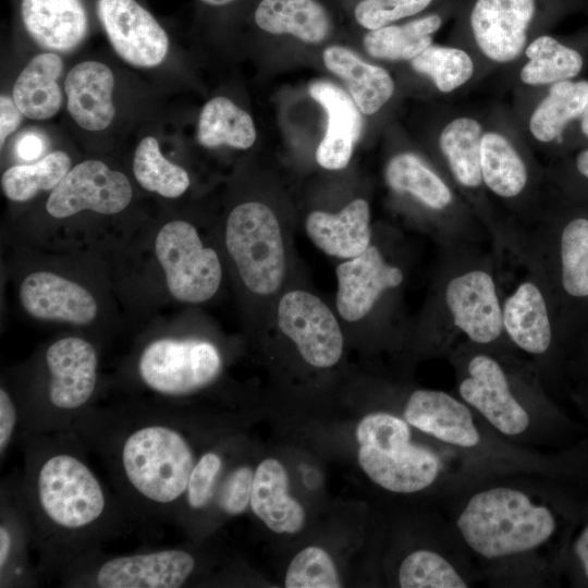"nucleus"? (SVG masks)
<instances>
[{
    "mask_svg": "<svg viewBox=\"0 0 588 588\" xmlns=\"http://www.w3.org/2000/svg\"><path fill=\"white\" fill-rule=\"evenodd\" d=\"M436 293V322L444 335L491 347L506 339L502 324L499 267L493 254L466 244L446 248Z\"/></svg>",
    "mask_w": 588,
    "mask_h": 588,
    "instance_id": "obj_1",
    "label": "nucleus"
},
{
    "mask_svg": "<svg viewBox=\"0 0 588 588\" xmlns=\"http://www.w3.org/2000/svg\"><path fill=\"white\" fill-rule=\"evenodd\" d=\"M517 256L543 281L563 332L588 322V211L517 231Z\"/></svg>",
    "mask_w": 588,
    "mask_h": 588,
    "instance_id": "obj_2",
    "label": "nucleus"
},
{
    "mask_svg": "<svg viewBox=\"0 0 588 588\" xmlns=\"http://www.w3.org/2000/svg\"><path fill=\"white\" fill-rule=\"evenodd\" d=\"M555 527L549 507L519 489L502 486L473 494L456 518L465 544L486 560L530 552L544 544Z\"/></svg>",
    "mask_w": 588,
    "mask_h": 588,
    "instance_id": "obj_3",
    "label": "nucleus"
},
{
    "mask_svg": "<svg viewBox=\"0 0 588 588\" xmlns=\"http://www.w3.org/2000/svg\"><path fill=\"white\" fill-rule=\"evenodd\" d=\"M195 463L186 438L166 425L134 430L121 449V465L128 483L156 504H171L186 492Z\"/></svg>",
    "mask_w": 588,
    "mask_h": 588,
    "instance_id": "obj_4",
    "label": "nucleus"
},
{
    "mask_svg": "<svg viewBox=\"0 0 588 588\" xmlns=\"http://www.w3.org/2000/svg\"><path fill=\"white\" fill-rule=\"evenodd\" d=\"M225 245L252 293L270 296L281 289L286 275L284 240L279 220L267 205H237L226 220Z\"/></svg>",
    "mask_w": 588,
    "mask_h": 588,
    "instance_id": "obj_5",
    "label": "nucleus"
},
{
    "mask_svg": "<svg viewBox=\"0 0 588 588\" xmlns=\"http://www.w3.org/2000/svg\"><path fill=\"white\" fill-rule=\"evenodd\" d=\"M456 355L461 400L500 433L509 437L523 434L529 427L530 417L516 395L505 365L487 347L469 342Z\"/></svg>",
    "mask_w": 588,
    "mask_h": 588,
    "instance_id": "obj_6",
    "label": "nucleus"
},
{
    "mask_svg": "<svg viewBox=\"0 0 588 588\" xmlns=\"http://www.w3.org/2000/svg\"><path fill=\"white\" fill-rule=\"evenodd\" d=\"M37 499L54 526L81 530L98 522L107 506L101 483L79 458L66 453L49 456L36 479Z\"/></svg>",
    "mask_w": 588,
    "mask_h": 588,
    "instance_id": "obj_7",
    "label": "nucleus"
},
{
    "mask_svg": "<svg viewBox=\"0 0 588 588\" xmlns=\"http://www.w3.org/2000/svg\"><path fill=\"white\" fill-rule=\"evenodd\" d=\"M155 252L170 294L191 304L210 299L219 290L222 268L215 249L205 247L196 228L184 220L166 223Z\"/></svg>",
    "mask_w": 588,
    "mask_h": 588,
    "instance_id": "obj_8",
    "label": "nucleus"
},
{
    "mask_svg": "<svg viewBox=\"0 0 588 588\" xmlns=\"http://www.w3.org/2000/svg\"><path fill=\"white\" fill-rule=\"evenodd\" d=\"M218 348L208 341L159 339L143 351L138 371L152 391L170 396L186 395L210 384L220 373Z\"/></svg>",
    "mask_w": 588,
    "mask_h": 588,
    "instance_id": "obj_9",
    "label": "nucleus"
},
{
    "mask_svg": "<svg viewBox=\"0 0 588 588\" xmlns=\"http://www.w3.org/2000/svg\"><path fill=\"white\" fill-rule=\"evenodd\" d=\"M522 275L510 287L500 283L502 324L506 340L523 353L542 357L563 333L542 279L518 260Z\"/></svg>",
    "mask_w": 588,
    "mask_h": 588,
    "instance_id": "obj_10",
    "label": "nucleus"
},
{
    "mask_svg": "<svg viewBox=\"0 0 588 588\" xmlns=\"http://www.w3.org/2000/svg\"><path fill=\"white\" fill-rule=\"evenodd\" d=\"M277 322L308 365L330 368L341 359V327L332 310L315 294L305 290L284 293L278 303Z\"/></svg>",
    "mask_w": 588,
    "mask_h": 588,
    "instance_id": "obj_11",
    "label": "nucleus"
},
{
    "mask_svg": "<svg viewBox=\"0 0 588 588\" xmlns=\"http://www.w3.org/2000/svg\"><path fill=\"white\" fill-rule=\"evenodd\" d=\"M358 464L377 486L395 493H414L439 477L441 462L430 449L412 442L411 429L375 445H359Z\"/></svg>",
    "mask_w": 588,
    "mask_h": 588,
    "instance_id": "obj_12",
    "label": "nucleus"
},
{
    "mask_svg": "<svg viewBox=\"0 0 588 588\" xmlns=\"http://www.w3.org/2000/svg\"><path fill=\"white\" fill-rule=\"evenodd\" d=\"M133 191L127 177L100 160L77 163L51 191L46 209L57 219L84 210L115 215L131 203Z\"/></svg>",
    "mask_w": 588,
    "mask_h": 588,
    "instance_id": "obj_13",
    "label": "nucleus"
},
{
    "mask_svg": "<svg viewBox=\"0 0 588 588\" xmlns=\"http://www.w3.org/2000/svg\"><path fill=\"white\" fill-rule=\"evenodd\" d=\"M96 14L117 54L140 69L160 65L169 51V36L137 0H97Z\"/></svg>",
    "mask_w": 588,
    "mask_h": 588,
    "instance_id": "obj_14",
    "label": "nucleus"
},
{
    "mask_svg": "<svg viewBox=\"0 0 588 588\" xmlns=\"http://www.w3.org/2000/svg\"><path fill=\"white\" fill-rule=\"evenodd\" d=\"M335 274L336 309L350 322L364 319L388 291L400 287L405 279L401 267L390 262L372 243L360 255L339 264Z\"/></svg>",
    "mask_w": 588,
    "mask_h": 588,
    "instance_id": "obj_15",
    "label": "nucleus"
},
{
    "mask_svg": "<svg viewBox=\"0 0 588 588\" xmlns=\"http://www.w3.org/2000/svg\"><path fill=\"white\" fill-rule=\"evenodd\" d=\"M195 566V558L181 549L121 555L99 566L95 583L101 588H176Z\"/></svg>",
    "mask_w": 588,
    "mask_h": 588,
    "instance_id": "obj_16",
    "label": "nucleus"
},
{
    "mask_svg": "<svg viewBox=\"0 0 588 588\" xmlns=\"http://www.w3.org/2000/svg\"><path fill=\"white\" fill-rule=\"evenodd\" d=\"M403 416L411 427L453 446L473 449L481 440L471 408L463 400L444 391H413Z\"/></svg>",
    "mask_w": 588,
    "mask_h": 588,
    "instance_id": "obj_17",
    "label": "nucleus"
},
{
    "mask_svg": "<svg viewBox=\"0 0 588 588\" xmlns=\"http://www.w3.org/2000/svg\"><path fill=\"white\" fill-rule=\"evenodd\" d=\"M46 363L51 405L62 411L84 406L97 384L98 356L94 346L76 336L60 339L48 347Z\"/></svg>",
    "mask_w": 588,
    "mask_h": 588,
    "instance_id": "obj_18",
    "label": "nucleus"
},
{
    "mask_svg": "<svg viewBox=\"0 0 588 588\" xmlns=\"http://www.w3.org/2000/svg\"><path fill=\"white\" fill-rule=\"evenodd\" d=\"M534 13L535 0H477L470 25L478 47L493 61L516 59Z\"/></svg>",
    "mask_w": 588,
    "mask_h": 588,
    "instance_id": "obj_19",
    "label": "nucleus"
},
{
    "mask_svg": "<svg viewBox=\"0 0 588 588\" xmlns=\"http://www.w3.org/2000/svg\"><path fill=\"white\" fill-rule=\"evenodd\" d=\"M20 301L32 317L84 326L97 316L90 292L76 282L49 271L28 274L20 286Z\"/></svg>",
    "mask_w": 588,
    "mask_h": 588,
    "instance_id": "obj_20",
    "label": "nucleus"
},
{
    "mask_svg": "<svg viewBox=\"0 0 588 588\" xmlns=\"http://www.w3.org/2000/svg\"><path fill=\"white\" fill-rule=\"evenodd\" d=\"M19 10L28 36L47 51L74 50L89 29L84 0H20Z\"/></svg>",
    "mask_w": 588,
    "mask_h": 588,
    "instance_id": "obj_21",
    "label": "nucleus"
},
{
    "mask_svg": "<svg viewBox=\"0 0 588 588\" xmlns=\"http://www.w3.org/2000/svg\"><path fill=\"white\" fill-rule=\"evenodd\" d=\"M114 75L98 61H84L66 74L64 93L66 109L82 128L99 132L110 126L115 115L113 103Z\"/></svg>",
    "mask_w": 588,
    "mask_h": 588,
    "instance_id": "obj_22",
    "label": "nucleus"
},
{
    "mask_svg": "<svg viewBox=\"0 0 588 588\" xmlns=\"http://www.w3.org/2000/svg\"><path fill=\"white\" fill-rule=\"evenodd\" d=\"M310 96L328 114L327 132L316 151L317 162L328 170L347 166L358 140L363 120L354 100L339 86L318 81L309 86Z\"/></svg>",
    "mask_w": 588,
    "mask_h": 588,
    "instance_id": "obj_23",
    "label": "nucleus"
},
{
    "mask_svg": "<svg viewBox=\"0 0 588 588\" xmlns=\"http://www.w3.org/2000/svg\"><path fill=\"white\" fill-rule=\"evenodd\" d=\"M305 230L324 254L341 259L356 257L371 245L369 204L357 198L336 213L311 211L305 220Z\"/></svg>",
    "mask_w": 588,
    "mask_h": 588,
    "instance_id": "obj_24",
    "label": "nucleus"
},
{
    "mask_svg": "<svg viewBox=\"0 0 588 588\" xmlns=\"http://www.w3.org/2000/svg\"><path fill=\"white\" fill-rule=\"evenodd\" d=\"M249 505L254 514L277 534L294 535L305 526V511L290 495L287 473L275 458H266L257 466Z\"/></svg>",
    "mask_w": 588,
    "mask_h": 588,
    "instance_id": "obj_25",
    "label": "nucleus"
},
{
    "mask_svg": "<svg viewBox=\"0 0 588 588\" xmlns=\"http://www.w3.org/2000/svg\"><path fill=\"white\" fill-rule=\"evenodd\" d=\"M254 23L271 35H291L307 44L323 41L333 22L320 0H259L253 12Z\"/></svg>",
    "mask_w": 588,
    "mask_h": 588,
    "instance_id": "obj_26",
    "label": "nucleus"
},
{
    "mask_svg": "<svg viewBox=\"0 0 588 588\" xmlns=\"http://www.w3.org/2000/svg\"><path fill=\"white\" fill-rule=\"evenodd\" d=\"M62 71L61 57L51 51L35 56L25 65L12 88V98L24 117L48 120L59 112L63 102L59 85Z\"/></svg>",
    "mask_w": 588,
    "mask_h": 588,
    "instance_id": "obj_27",
    "label": "nucleus"
},
{
    "mask_svg": "<svg viewBox=\"0 0 588 588\" xmlns=\"http://www.w3.org/2000/svg\"><path fill=\"white\" fill-rule=\"evenodd\" d=\"M322 58L327 69L346 83L360 112L372 114L392 97L394 84L390 74L363 61L348 48L330 46Z\"/></svg>",
    "mask_w": 588,
    "mask_h": 588,
    "instance_id": "obj_28",
    "label": "nucleus"
},
{
    "mask_svg": "<svg viewBox=\"0 0 588 588\" xmlns=\"http://www.w3.org/2000/svg\"><path fill=\"white\" fill-rule=\"evenodd\" d=\"M385 181L394 192L413 196L432 211L442 212L453 204L452 191L445 182L414 154L391 158Z\"/></svg>",
    "mask_w": 588,
    "mask_h": 588,
    "instance_id": "obj_29",
    "label": "nucleus"
},
{
    "mask_svg": "<svg viewBox=\"0 0 588 588\" xmlns=\"http://www.w3.org/2000/svg\"><path fill=\"white\" fill-rule=\"evenodd\" d=\"M197 139L204 147L228 145L247 149L256 139L252 117L225 97H215L203 107L197 125Z\"/></svg>",
    "mask_w": 588,
    "mask_h": 588,
    "instance_id": "obj_30",
    "label": "nucleus"
},
{
    "mask_svg": "<svg viewBox=\"0 0 588 588\" xmlns=\"http://www.w3.org/2000/svg\"><path fill=\"white\" fill-rule=\"evenodd\" d=\"M480 168L483 185L501 198H515L527 185L528 170L524 160L510 142L498 133L483 134Z\"/></svg>",
    "mask_w": 588,
    "mask_h": 588,
    "instance_id": "obj_31",
    "label": "nucleus"
},
{
    "mask_svg": "<svg viewBox=\"0 0 588 588\" xmlns=\"http://www.w3.org/2000/svg\"><path fill=\"white\" fill-rule=\"evenodd\" d=\"M482 136L481 125L470 118L453 120L440 135V148L454 179L468 189L483 184L480 168Z\"/></svg>",
    "mask_w": 588,
    "mask_h": 588,
    "instance_id": "obj_32",
    "label": "nucleus"
},
{
    "mask_svg": "<svg viewBox=\"0 0 588 588\" xmlns=\"http://www.w3.org/2000/svg\"><path fill=\"white\" fill-rule=\"evenodd\" d=\"M441 17L430 14L402 25H387L365 34L366 51L383 60H412L428 48L441 26Z\"/></svg>",
    "mask_w": 588,
    "mask_h": 588,
    "instance_id": "obj_33",
    "label": "nucleus"
},
{
    "mask_svg": "<svg viewBox=\"0 0 588 588\" xmlns=\"http://www.w3.org/2000/svg\"><path fill=\"white\" fill-rule=\"evenodd\" d=\"M588 101V82L554 83L529 121L535 138L549 143L560 136L566 124L581 115Z\"/></svg>",
    "mask_w": 588,
    "mask_h": 588,
    "instance_id": "obj_34",
    "label": "nucleus"
},
{
    "mask_svg": "<svg viewBox=\"0 0 588 588\" xmlns=\"http://www.w3.org/2000/svg\"><path fill=\"white\" fill-rule=\"evenodd\" d=\"M133 172L143 188L166 198L180 197L191 183L186 170L162 155L159 142L154 136L144 137L137 145Z\"/></svg>",
    "mask_w": 588,
    "mask_h": 588,
    "instance_id": "obj_35",
    "label": "nucleus"
},
{
    "mask_svg": "<svg viewBox=\"0 0 588 588\" xmlns=\"http://www.w3.org/2000/svg\"><path fill=\"white\" fill-rule=\"evenodd\" d=\"M528 62L520 71V78L528 85H546L567 81L583 68L578 51L560 44L550 36L536 38L526 49Z\"/></svg>",
    "mask_w": 588,
    "mask_h": 588,
    "instance_id": "obj_36",
    "label": "nucleus"
},
{
    "mask_svg": "<svg viewBox=\"0 0 588 588\" xmlns=\"http://www.w3.org/2000/svg\"><path fill=\"white\" fill-rule=\"evenodd\" d=\"M71 169V158L64 151H52L36 162L16 164L1 176L7 198L22 203L41 191H52Z\"/></svg>",
    "mask_w": 588,
    "mask_h": 588,
    "instance_id": "obj_37",
    "label": "nucleus"
},
{
    "mask_svg": "<svg viewBox=\"0 0 588 588\" xmlns=\"http://www.w3.org/2000/svg\"><path fill=\"white\" fill-rule=\"evenodd\" d=\"M397 580L402 588L468 587V583L451 562L427 549L415 550L404 558Z\"/></svg>",
    "mask_w": 588,
    "mask_h": 588,
    "instance_id": "obj_38",
    "label": "nucleus"
},
{
    "mask_svg": "<svg viewBox=\"0 0 588 588\" xmlns=\"http://www.w3.org/2000/svg\"><path fill=\"white\" fill-rule=\"evenodd\" d=\"M412 66L431 77L443 93L466 83L474 72L473 60L464 50L432 45L412 59Z\"/></svg>",
    "mask_w": 588,
    "mask_h": 588,
    "instance_id": "obj_39",
    "label": "nucleus"
},
{
    "mask_svg": "<svg viewBox=\"0 0 588 588\" xmlns=\"http://www.w3.org/2000/svg\"><path fill=\"white\" fill-rule=\"evenodd\" d=\"M341 580L330 554L322 548L310 546L291 560L285 573L286 588H338Z\"/></svg>",
    "mask_w": 588,
    "mask_h": 588,
    "instance_id": "obj_40",
    "label": "nucleus"
},
{
    "mask_svg": "<svg viewBox=\"0 0 588 588\" xmlns=\"http://www.w3.org/2000/svg\"><path fill=\"white\" fill-rule=\"evenodd\" d=\"M432 0H357L352 4L355 22L375 30L425 10Z\"/></svg>",
    "mask_w": 588,
    "mask_h": 588,
    "instance_id": "obj_41",
    "label": "nucleus"
},
{
    "mask_svg": "<svg viewBox=\"0 0 588 588\" xmlns=\"http://www.w3.org/2000/svg\"><path fill=\"white\" fill-rule=\"evenodd\" d=\"M222 467V457L216 452H207L198 458L191 473L185 492L189 507L200 510L211 502L217 491Z\"/></svg>",
    "mask_w": 588,
    "mask_h": 588,
    "instance_id": "obj_42",
    "label": "nucleus"
},
{
    "mask_svg": "<svg viewBox=\"0 0 588 588\" xmlns=\"http://www.w3.org/2000/svg\"><path fill=\"white\" fill-rule=\"evenodd\" d=\"M255 470L243 465L234 468L218 490L219 507L229 515H240L250 504Z\"/></svg>",
    "mask_w": 588,
    "mask_h": 588,
    "instance_id": "obj_43",
    "label": "nucleus"
},
{
    "mask_svg": "<svg viewBox=\"0 0 588 588\" xmlns=\"http://www.w3.org/2000/svg\"><path fill=\"white\" fill-rule=\"evenodd\" d=\"M16 425V411L9 393L0 390V452L8 448Z\"/></svg>",
    "mask_w": 588,
    "mask_h": 588,
    "instance_id": "obj_44",
    "label": "nucleus"
},
{
    "mask_svg": "<svg viewBox=\"0 0 588 588\" xmlns=\"http://www.w3.org/2000/svg\"><path fill=\"white\" fill-rule=\"evenodd\" d=\"M24 114L15 105L13 98L7 95L0 97V146L20 126Z\"/></svg>",
    "mask_w": 588,
    "mask_h": 588,
    "instance_id": "obj_45",
    "label": "nucleus"
},
{
    "mask_svg": "<svg viewBox=\"0 0 588 588\" xmlns=\"http://www.w3.org/2000/svg\"><path fill=\"white\" fill-rule=\"evenodd\" d=\"M46 148V139L42 134L26 132L22 134L15 144L17 157L24 161L37 159Z\"/></svg>",
    "mask_w": 588,
    "mask_h": 588,
    "instance_id": "obj_46",
    "label": "nucleus"
},
{
    "mask_svg": "<svg viewBox=\"0 0 588 588\" xmlns=\"http://www.w3.org/2000/svg\"><path fill=\"white\" fill-rule=\"evenodd\" d=\"M574 551L580 562L585 576L588 578V525L577 537Z\"/></svg>",
    "mask_w": 588,
    "mask_h": 588,
    "instance_id": "obj_47",
    "label": "nucleus"
},
{
    "mask_svg": "<svg viewBox=\"0 0 588 588\" xmlns=\"http://www.w3.org/2000/svg\"><path fill=\"white\" fill-rule=\"evenodd\" d=\"M13 548V538L10 529L1 524L0 526V569L1 573L9 562Z\"/></svg>",
    "mask_w": 588,
    "mask_h": 588,
    "instance_id": "obj_48",
    "label": "nucleus"
},
{
    "mask_svg": "<svg viewBox=\"0 0 588 588\" xmlns=\"http://www.w3.org/2000/svg\"><path fill=\"white\" fill-rule=\"evenodd\" d=\"M575 169L577 173L588 181V149L579 152L575 159Z\"/></svg>",
    "mask_w": 588,
    "mask_h": 588,
    "instance_id": "obj_49",
    "label": "nucleus"
},
{
    "mask_svg": "<svg viewBox=\"0 0 588 588\" xmlns=\"http://www.w3.org/2000/svg\"><path fill=\"white\" fill-rule=\"evenodd\" d=\"M198 1L208 8L219 9V8H225L231 4H234L240 0H198Z\"/></svg>",
    "mask_w": 588,
    "mask_h": 588,
    "instance_id": "obj_50",
    "label": "nucleus"
},
{
    "mask_svg": "<svg viewBox=\"0 0 588 588\" xmlns=\"http://www.w3.org/2000/svg\"><path fill=\"white\" fill-rule=\"evenodd\" d=\"M581 131L586 136H588V101L581 113Z\"/></svg>",
    "mask_w": 588,
    "mask_h": 588,
    "instance_id": "obj_51",
    "label": "nucleus"
}]
</instances>
